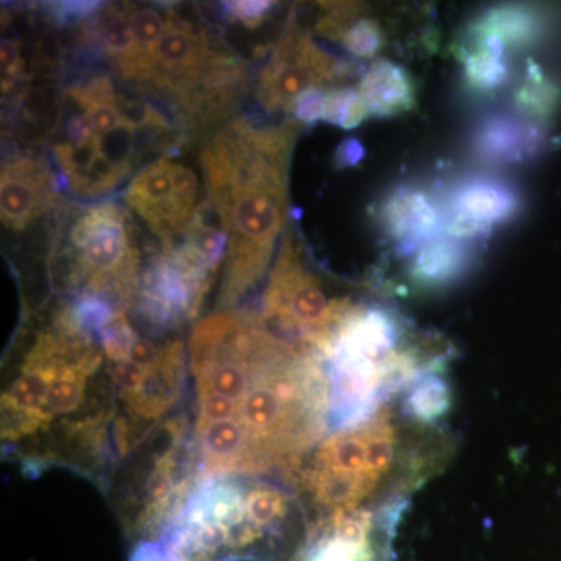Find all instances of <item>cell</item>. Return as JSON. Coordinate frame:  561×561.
<instances>
[{
    "instance_id": "603a6c76",
    "label": "cell",
    "mask_w": 561,
    "mask_h": 561,
    "mask_svg": "<svg viewBox=\"0 0 561 561\" xmlns=\"http://www.w3.org/2000/svg\"><path fill=\"white\" fill-rule=\"evenodd\" d=\"M0 61H2V94L5 98L24 79L27 70V62L21 54L20 39L3 35Z\"/></svg>"
},
{
    "instance_id": "6da1fadb",
    "label": "cell",
    "mask_w": 561,
    "mask_h": 561,
    "mask_svg": "<svg viewBox=\"0 0 561 561\" xmlns=\"http://www.w3.org/2000/svg\"><path fill=\"white\" fill-rule=\"evenodd\" d=\"M298 125L236 117L202 149L210 208L228 239L219 308L230 311L267 272L287 219V173Z\"/></svg>"
},
{
    "instance_id": "9c48e42d",
    "label": "cell",
    "mask_w": 561,
    "mask_h": 561,
    "mask_svg": "<svg viewBox=\"0 0 561 561\" xmlns=\"http://www.w3.org/2000/svg\"><path fill=\"white\" fill-rule=\"evenodd\" d=\"M337 62L332 60L309 33L290 21L260 73L256 99L268 113H291L301 94L327 90L337 79Z\"/></svg>"
},
{
    "instance_id": "8992f818",
    "label": "cell",
    "mask_w": 561,
    "mask_h": 561,
    "mask_svg": "<svg viewBox=\"0 0 561 561\" xmlns=\"http://www.w3.org/2000/svg\"><path fill=\"white\" fill-rule=\"evenodd\" d=\"M354 306L350 298L328 297L319 276L306 265L294 232L287 231L262 298V320L271 331L319 351Z\"/></svg>"
},
{
    "instance_id": "d6986e66",
    "label": "cell",
    "mask_w": 561,
    "mask_h": 561,
    "mask_svg": "<svg viewBox=\"0 0 561 561\" xmlns=\"http://www.w3.org/2000/svg\"><path fill=\"white\" fill-rule=\"evenodd\" d=\"M370 116L359 91L353 88H332L324 99L321 121L337 125L343 130H353Z\"/></svg>"
},
{
    "instance_id": "d4e9b609",
    "label": "cell",
    "mask_w": 561,
    "mask_h": 561,
    "mask_svg": "<svg viewBox=\"0 0 561 561\" xmlns=\"http://www.w3.org/2000/svg\"><path fill=\"white\" fill-rule=\"evenodd\" d=\"M328 90H311L301 94L295 102L294 114L295 121L301 124H313L323 117L324 99H327Z\"/></svg>"
},
{
    "instance_id": "5b68a950",
    "label": "cell",
    "mask_w": 561,
    "mask_h": 561,
    "mask_svg": "<svg viewBox=\"0 0 561 561\" xmlns=\"http://www.w3.org/2000/svg\"><path fill=\"white\" fill-rule=\"evenodd\" d=\"M140 250L127 209L116 202L80 205L62 219L50 253L58 287L127 311L140 286Z\"/></svg>"
},
{
    "instance_id": "484cf974",
    "label": "cell",
    "mask_w": 561,
    "mask_h": 561,
    "mask_svg": "<svg viewBox=\"0 0 561 561\" xmlns=\"http://www.w3.org/2000/svg\"><path fill=\"white\" fill-rule=\"evenodd\" d=\"M364 158V147L359 140L348 138L342 140L337 151H335V165L339 169L353 168Z\"/></svg>"
},
{
    "instance_id": "9a60e30c",
    "label": "cell",
    "mask_w": 561,
    "mask_h": 561,
    "mask_svg": "<svg viewBox=\"0 0 561 561\" xmlns=\"http://www.w3.org/2000/svg\"><path fill=\"white\" fill-rule=\"evenodd\" d=\"M453 387L445 371L431 373L402 394L401 411L409 419L437 426L453 408Z\"/></svg>"
},
{
    "instance_id": "52a82bcc",
    "label": "cell",
    "mask_w": 561,
    "mask_h": 561,
    "mask_svg": "<svg viewBox=\"0 0 561 561\" xmlns=\"http://www.w3.org/2000/svg\"><path fill=\"white\" fill-rule=\"evenodd\" d=\"M409 500L316 516L283 561H394V538Z\"/></svg>"
},
{
    "instance_id": "7a4b0ae2",
    "label": "cell",
    "mask_w": 561,
    "mask_h": 561,
    "mask_svg": "<svg viewBox=\"0 0 561 561\" xmlns=\"http://www.w3.org/2000/svg\"><path fill=\"white\" fill-rule=\"evenodd\" d=\"M457 440L445 426L419 423L386 404L364 423L332 432L291 478L316 516L411 500L453 460Z\"/></svg>"
},
{
    "instance_id": "7402d4cb",
    "label": "cell",
    "mask_w": 561,
    "mask_h": 561,
    "mask_svg": "<svg viewBox=\"0 0 561 561\" xmlns=\"http://www.w3.org/2000/svg\"><path fill=\"white\" fill-rule=\"evenodd\" d=\"M220 5L227 20L239 22L249 31H254L264 24L276 3L267 0H232V2H221Z\"/></svg>"
},
{
    "instance_id": "30bf717a",
    "label": "cell",
    "mask_w": 561,
    "mask_h": 561,
    "mask_svg": "<svg viewBox=\"0 0 561 561\" xmlns=\"http://www.w3.org/2000/svg\"><path fill=\"white\" fill-rule=\"evenodd\" d=\"M61 186L46 158L18 153L3 161L0 219L9 231L22 232L57 208Z\"/></svg>"
},
{
    "instance_id": "2e32d148",
    "label": "cell",
    "mask_w": 561,
    "mask_h": 561,
    "mask_svg": "<svg viewBox=\"0 0 561 561\" xmlns=\"http://www.w3.org/2000/svg\"><path fill=\"white\" fill-rule=\"evenodd\" d=\"M540 32V22L529 9L524 7H497L485 14L471 27L470 35L476 41L482 38L501 39L504 46L519 47L529 44Z\"/></svg>"
},
{
    "instance_id": "e0dca14e",
    "label": "cell",
    "mask_w": 561,
    "mask_h": 561,
    "mask_svg": "<svg viewBox=\"0 0 561 561\" xmlns=\"http://www.w3.org/2000/svg\"><path fill=\"white\" fill-rule=\"evenodd\" d=\"M479 149L485 157L496 160H515L531 146V131L524 130L515 122L500 119L490 122L479 135Z\"/></svg>"
},
{
    "instance_id": "3957f363",
    "label": "cell",
    "mask_w": 561,
    "mask_h": 561,
    "mask_svg": "<svg viewBox=\"0 0 561 561\" xmlns=\"http://www.w3.org/2000/svg\"><path fill=\"white\" fill-rule=\"evenodd\" d=\"M330 382V430L357 426L413 383L446 371L448 345L409 331L400 317L357 305L319 351Z\"/></svg>"
},
{
    "instance_id": "ba28073f",
    "label": "cell",
    "mask_w": 561,
    "mask_h": 561,
    "mask_svg": "<svg viewBox=\"0 0 561 561\" xmlns=\"http://www.w3.org/2000/svg\"><path fill=\"white\" fill-rule=\"evenodd\" d=\"M197 175L168 157L149 162L135 173L124 201L161 242V249L179 241L198 210Z\"/></svg>"
},
{
    "instance_id": "7c38bea8",
    "label": "cell",
    "mask_w": 561,
    "mask_h": 561,
    "mask_svg": "<svg viewBox=\"0 0 561 561\" xmlns=\"http://www.w3.org/2000/svg\"><path fill=\"white\" fill-rule=\"evenodd\" d=\"M359 94L370 116H397L415 106V88L408 70L386 58L373 62L360 81Z\"/></svg>"
},
{
    "instance_id": "4fadbf2b",
    "label": "cell",
    "mask_w": 561,
    "mask_h": 561,
    "mask_svg": "<svg viewBox=\"0 0 561 561\" xmlns=\"http://www.w3.org/2000/svg\"><path fill=\"white\" fill-rule=\"evenodd\" d=\"M383 224L398 241H426L440 227L437 206L419 191L397 192L383 206Z\"/></svg>"
},
{
    "instance_id": "8fae6325",
    "label": "cell",
    "mask_w": 561,
    "mask_h": 561,
    "mask_svg": "<svg viewBox=\"0 0 561 561\" xmlns=\"http://www.w3.org/2000/svg\"><path fill=\"white\" fill-rule=\"evenodd\" d=\"M518 209V197L508 187L491 181H474L461 187L454 201L449 232L459 238L479 234L508 219Z\"/></svg>"
},
{
    "instance_id": "277c9868",
    "label": "cell",
    "mask_w": 561,
    "mask_h": 561,
    "mask_svg": "<svg viewBox=\"0 0 561 561\" xmlns=\"http://www.w3.org/2000/svg\"><path fill=\"white\" fill-rule=\"evenodd\" d=\"M245 60L202 20L176 7L164 35L150 50L139 91L168 103L187 127H209L230 116L245 92Z\"/></svg>"
},
{
    "instance_id": "ac0fdd59",
    "label": "cell",
    "mask_w": 561,
    "mask_h": 561,
    "mask_svg": "<svg viewBox=\"0 0 561 561\" xmlns=\"http://www.w3.org/2000/svg\"><path fill=\"white\" fill-rule=\"evenodd\" d=\"M362 7L343 25L337 43L357 58H373L382 50L383 32L381 24L370 18L360 16Z\"/></svg>"
},
{
    "instance_id": "44dd1931",
    "label": "cell",
    "mask_w": 561,
    "mask_h": 561,
    "mask_svg": "<svg viewBox=\"0 0 561 561\" xmlns=\"http://www.w3.org/2000/svg\"><path fill=\"white\" fill-rule=\"evenodd\" d=\"M557 95H559V92H557L556 87L551 81L546 80L540 68L530 62L527 79L524 81L522 90L518 91V95H516V102L522 106V110L530 116L538 117V119L548 117L556 108Z\"/></svg>"
},
{
    "instance_id": "cb8c5ba5",
    "label": "cell",
    "mask_w": 561,
    "mask_h": 561,
    "mask_svg": "<svg viewBox=\"0 0 561 561\" xmlns=\"http://www.w3.org/2000/svg\"><path fill=\"white\" fill-rule=\"evenodd\" d=\"M102 2H50L46 3L50 20L60 25H81L98 16Z\"/></svg>"
},
{
    "instance_id": "5bb4252c",
    "label": "cell",
    "mask_w": 561,
    "mask_h": 561,
    "mask_svg": "<svg viewBox=\"0 0 561 561\" xmlns=\"http://www.w3.org/2000/svg\"><path fill=\"white\" fill-rule=\"evenodd\" d=\"M467 262V251L456 242L426 243L413 261L411 279L423 289H442L460 278Z\"/></svg>"
},
{
    "instance_id": "ffe728a7",
    "label": "cell",
    "mask_w": 561,
    "mask_h": 561,
    "mask_svg": "<svg viewBox=\"0 0 561 561\" xmlns=\"http://www.w3.org/2000/svg\"><path fill=\"white\" fill-rule=\"evenodd\" d=\"M507 73L504 57H497L489 50L472 49L465 57V76L472 90H496L507 80Z\"/></svg>"
}]
</instances>
